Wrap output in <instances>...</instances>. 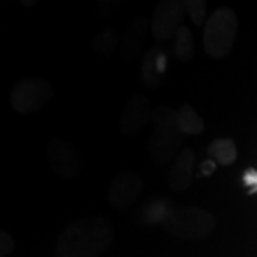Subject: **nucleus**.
Returning a JSON list of instances; mask_svg holds the SVG:
<instances>
[{
	"mask_svg": "<svg viewBox=\"0 0 257 257\" xmlns=\"http://www.w3.org/2000/svg\"><path fill=\"white\" fill-rule=\"evenodd\" d=\"M114 241V229L103 216L73 221L59 236L56 257H99Z\"/></svg>",
	"mask_w": 257,
	"mask_h": 257,
	"instance_id": "f257e3e1",
	"label": "nucleus"
},
{
	"mask_svg": "<svg viewBox=\"0 0 257 257\" xmlns=\"http://www.w3.org/2000/svg\"><path fill=\"white\" fill-rule=\"evenodd\" d=\"M153 132L149 139V156L156 166L167 165L179 146L182 145L183 135L177 127L176 110L169 106H157L153 110Z\"/></svg>",
	"mask_w": 257,
	"mask_h": 257,
	"instance_id": "f03ea898",
	"label": "nucleus"
},
{
	"mask_svg": "<svg viewBox=\"0 0 257 257\" xmlns=\"http://www.w3.org/2000/svg\"><path fill=\"white\" fill-rule=\"evenodd\" d=\"M237 16L230 8L214 10L203 28V47L206 55L223 59L234 46L237 36Z\"/></svg>",
	"mask_w": 257,
	"mask_h": 257,
	"instance_id": "7ed1b4c3",
	"label": "nucleus"
},
{
	"mask_svg": "<svg viewBox=\"0 0 257 257\" xmlns=\"http://www.w3.org/2000/svg\"><path fill=\"white\" fill-rule=\"evenodd\" d=\"M163 227L169 234L177 239H203L214 231L216 217L213 213L204 209L175 206Z\"/></svg>",
	"mask_w": 257,
	"mask_h": 257,
	"instance_id": "20e7f679",
	"label": "nucleus"
},
{
	"mask_svg": "<svg viewBox=\"0 0 257 257\" xmlns=\"http://www.w3.org/2000/svg\"><path fill=\"white\" fill-rule=\"evenodd\" d=\"M53 97V86L43 77H28L18 82L10 90L13 110L28 116L40 111Z\"/></svg>",
	"mask_w": 257,
	"mask_h": 257,
	"instance_id": "39448f33",
	"label": "nucleus"
},
{
	"mask_svg": "<svg viewBox=\"0 0 257 257\" xmlns=\"http://www.w3.org/2000/svg\"><path fill=\"white\" fill-rule=\"evenodd\" d=\"M46 160L56 175L64 179L79 177L84 166L79 149L72 143L57 138L53 139L47 146Z\"/></svg>",
	"mask_w": 257,
	"mask_h": 257,
	"instance_id": "423d86ee",
	"label": "nucleus"
},
{
	"mask_svg": "<svg viewBox=\"0 0 257 257\" xmlns=\"http://www.w3.org/2000/svg\"><path fill=\"white\" fill-rule=\"evenodd\" d=\"M186 5L180 0H162L159 2L150 20V32L159 42H167L176 36L182 26Z\"/></svg>",
	"mask_w": 257,
	"mask_h": 257,
	"instance_id": "0eeeda50",
	"label": "nucleus"
},
{
	"mask_svg": "<svg viewBox=\"0 0 257 257\" xmlns=\"http://www.w3.org/2000/svg\"><path fill=\"white\" fill-rule=\"evenodd\" d=\"M143 192V179L133 172H123L117 175L109 186L107 200L113 207L124 210L140 197Z\"/></svg>",
	"mask_w": 257,
	"mask_h": 257,
	"instance_id": "6e6552de",
	"label": "nucleus"
},
{
	"mask_svg": "<svg viewBox=\"0 0 257 257\" xmlns=\"http://www.w3.org/2000/svg\"><path fill=\"white\" fill-rule=\"evenodd\" d=\"M153 110L150 101L140 93L132 94L126 101L123 111L120 114L119 128L126 136L138 135L146 123L153 117Z\"/></svg>",
	"mask_w": 257,
	"mask_h": 257,
	"instance_id": "1a4fd4ad",
	"label": "nucleus"
},
{
	"mask_svg": "<svg viewBox=\"0 0 257 257\" xmlns=\"http://www.w3.org/2000/svg\"><path fill=\"white\" fill-rule=\"evenodd\" d=\"M194 160H196V155L193 149H184L175 157L167 179L172 190L184 192L192 186Z\"/></svg>",
	"mask_w": 257,
	"mask_h": 257,
	"instance_id": "9d476101",
	"label": "nucleus"
},
{
	"mask_svg": "<svg viewBox=\"0 0 257 257\" xmlns=\"http://www.w3.org/2000/svg\"><path fill=\"white\" fill-rule=\"evenodd\" d=\"M167 70V55L163 49L155 47L147 50L143 56V63L140 67V80L149 89L159 87Z\"/></svg>",
	"mask_w": 257,
	"mask_h": 257,
	"instance_id": "9b49d317",
	"label": "nucleus"
},
{
	"mask_svg": "<svg viewBox=\"0 0 257 257\" xmlns=\"http://www.w3.org/2000/svg\"><path fill=\"white\" fill-rule=\"evenodd\" d=\"M173 204L169 199L165 197H150L142 204L139 210V220L140 224L145 226H157L165 224L173 210Z\"/></svg>",
	"mask_w": 257,
	"mask_h": 257,
	"instance_id": "f8f14e48",
	"label": "nucleus"
},
{
	"mask_svg": "<svg viewBox=\"0 0 257 257\" xmlns=\"http://www.w3.org/2000/svg\"><path fill=\"white\" fill-rule=\"evenodd\" d=\"M147 29H150V22L145 18L133 20V23L128 26L126 35L121 40V56L124 60H133L139 55L145 42Z\"/></svg>",
	"mask_w": 257,
	"mask_h": 257,
	"instance_id": "ddd939ff",
	"label": "nucleus"
},
{
	"mask_svg": "<svg viewBox=\"0 0 257 257\" xmlns=\"http://www.w3.org/2000/svg\"><path fill=\"white\" fill-rule=\"evenodd\" d=\"M177 127L183 136H197L204 130V123L190 104H182L176 110Z\"/></svg>",
	"mask_w": 257,
	"mask_h": 257,
	"instance_id": "4468645a",
	"label": "nucleus"
},
{
	"mask_svg": "<svg viewBox=\"0 0 257 257\" xmlns=\"http://www.w3.org/2000/svg\"><path fill=\"white\" fill-rule=\"evenodd\" d=\"M207 153L220 166H231L237 159V147L229 138L216 139L207 147Z\"/></svg>",
	"mask_w": 257,
	"mask_h": 257,
	"instance_id": "2eb2a0df",
	"label": "nucleus"
},
{
	"mask_svg": "<svg viewBox=\"0 0 257 257\" xmlns=\"http://www.w3.org/2000/svg\"><path fill=\"white\" fill-rule=\"evenodd\" d=\"M119 45V33L111 28L103 29L93 39V50L100 57H110V56L114 55Z\"/></svg>",
	"mask_w": 257,
	"mask_h": 257,
	"instance_id": "dca6fc26",
	"label": "nucleus"
},
{
	"mask_svg": "<svg viewBox=\"0 0 257 257\" xmlns=\"http://www.w3.org/2000/svg\"><path fill=\"white\" fill-rule=\"evenodd\" d=\"M196 55L193 33L187 26L182 25L175 36V56L179 62L189 63Z\"/></svg>",
	"mask_w": 257,
	"mask_h": 257,
	"instance_id": "f3484780",
	"label": "nucleus"
},
{
	"mask_svg": "<svg viewBox=\"0 0 257 257\" xmlns=\"http://www.w3.org/2000/svg\"><path fill=\"white\" fill-rule=\"evenodd\" d=\"M186 10L189 12V16L196 26H202L207 15V5L203 0H187L184 2Z\"/></svg>",
	"mask_w": 257,
	"mask_h": 257,
	"instance_id": "a211bd4d",
	"label": "nucleus"
},
{
	"mask_svg": "<svg viewBox=\"0 0 257 257\" xmlns=\"http://www.w3.org/2000/svg\"><path fill=\"white\" fill-rule=\"evenodd\" d=\"M243 186L247 189L248 194H257V170L256 169H247L241 176Z\"/></svg>",
	"mask_w": 257,
	"mask_h": 257,
	"instance_id": "6ab92c4d",
	"label": "nucleus"
},
{
	"mask_svg": "<svg viewBox=\"0 0 257 257\" xmlns=\"http://www.w3.org/2000/svg\"><path fill=\"white\" fill-rule=\"evenodd\" d=\"M13 248H15V241L12 239V236L8 231H2L0 233V256H9Z\"/></svg>",
	"mask_w": 257,
	"mask_h": 257,
	"instance_id": "aec40b11",
	"label": "nucleus"
},
{
	"mask_svg": "<svg viewBox=\"0 0 257 257\" xmlns=\"http://www.w3.org/2000/svg\"><path fill=\"white\" fill-rule=\"evenodd\" d=\"M199 169H200V175H202L203 177L211 176L216 172V162L211 160V159H206V160H203L202 163H200Z\"/></svg>",
	"mask_w": 257,
	"mask_h": 257,
	"instance_id": "412c9836",
	"label": "nucleus"
}]
</instances>
